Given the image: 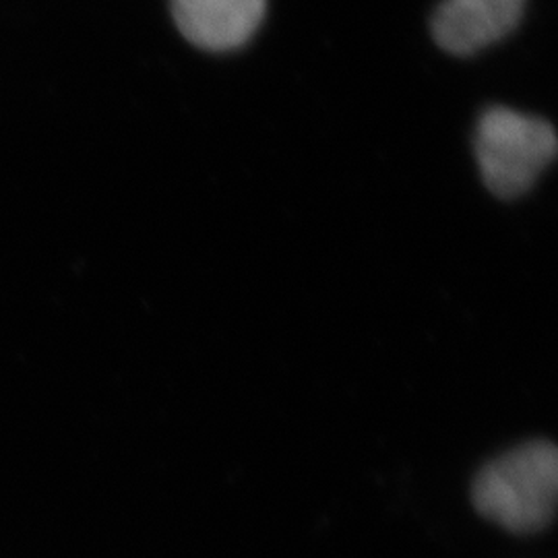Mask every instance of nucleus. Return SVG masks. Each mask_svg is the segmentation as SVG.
Listing matches in <instances>:
<instances>
[{
  "mask_svg": "<svg viewBox=\"0 0 558 558\" xmlns=\"http://www.w3.org/2000/svg\"><path fill=\"white\" fill-rule=\"evenodd\" d=\"M476 158L486 189L502 201L523 197L557 156V133L548 120L493 106L476 126Z\"/></svg>",
  "mask_w": 558,
  "mask_h": 558,
  "instance_id": "f03ea898",
  "label": "nucleus"
},
{
  "mask_svg": "<svg viewBox=\"0 0 558 558\" xmlns=\"http://www.w3.org/2000/svg\"><path fill=\"white\" fill-rule=\"evenodd\" d=\"M557 493V447L550 440H530L480 470L472 500L482 518L527 536L550 525Z\"/></svg>",
  "mask_w": 558,
  "mask_h": 558,
  "instance_id": "f257e3e1",
  "label": "nucleus"
},
{
  "mask_svg": "<svg viewBox=\"0 0 558 558\" xmlns=\"http://www.w3.org/2000/svg\"><path fill=\"white\" fill-rule=\"evenodd\" d=\"M527 0H442L433 21V38L453 57H472L518 29Z\"/></svg>",
  "mask_w": 558,
  "mask_h": 558,
  "instance_id": "7ed1b4c3",
  "label": "nucleus"
},
{
  "mask_svg": "<svg viewBox=\"0 0 558 558\" xmlns=\"http://www.w3.org/2000/svg\"><path fill=\"white\" fill-rule=\"evenodd\" d=\"M267 11V0H172L180 34L207 52H230L251 40Z\"/></svg>",
  "mask_w": 558,
  "mask_h": 558,
  "instance_id": "20e7f679",
  "label": "nucleus"
}]
</instances>
